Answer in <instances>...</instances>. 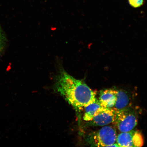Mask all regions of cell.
<instances>
[{
  "label": "cell",
  "instance_id": "cell-1",
  "mask_svg": "<svg viewBox=\"0 0 147 147\" xmlns=\"http://www.w3.org/2000/svg\"><path fill=\"white\" fill-rule=\"evenodd\" d=\"M57 92L76 110H80L96 100V93L83 81L78 80L59 68L55 79Z\"/></svg>",
  "mask_w": 147,
  "mask_h": 147
},
{
  "label": "cell",
  "instance_id": "cell-2",
  "mask_svg": "<svg viewBox=\"0 0 147 147\" xmlns=\"http://www.w3.org/2000/svg\"><path fill=\"white\" fill-rule=\"evenodd\" d=\"M113 123L121 132L131 131L138 123L136 115L134 110L130 108L117 110Z\"/></svg>",
  "mask_w": 147,
  "mask_h": 147
},
{
  "label": "cell",
  "instance_id": "cell-3",
  "mask_svg": "<svg viewBox=\"0 0 147 147\" xmlns=\"http://www.w3.org/2000/svg\"><path fill=\"white\" fill-rule=\"evenodd\" d=\"M117 135L113 127L105 126L94 134L93 144L97 147H109L116 142Z\"/></svg>",
  "mask_w": 147,
  "mask_h": 147
},
{
  "label": "cell",
  "instance_id": "cell-4",
  "mask_svg": "<svg viewBox=\"0 0 147 147\" xmlns=\"http://www.w3.org/2000/svg\"><path fill=\"white\" fill-rule=\"evenodd\" d=\"M117 111L114 108H101L97 111L96 115L91 122L94 125L100 126L113 123Z\"/></svg>",
  "mask_w": 147,
  "mask_h": 147
},
{
  "label": "cell",
  "instance_id": "cell-5",
  "mask_svg": "<svg viewBox=\"0 0 147 147\" xmlns=\"http://www.w3.org/2000/svg\"><path fill=\"white\" fill-rule=\"evenodd\" d=\"M117 90L107 89L100 92L98 100L101 106L105 108L114 107L117 100Z\"/></svg>",
  "mask_w": 147,
  "mask_h": 147
},
{
  "label": "cell",
  "instance_id": "cell-6",
  "mask_svg": "<svg viewBox=\"0 0 147 147\" xmlns=\"http://www.w3.org/2000/svg\"><path fill=\"white\" fill-rule=\"evenodd\" d=\"M102 107H103L101 106L98 100L96 99L94 102L84 108V113L83 117L84 120L87 122L92 120L96 115L97 111Z\"/></svg>",
  "mask_w": 147,
  "mask_h": 147
},
{
  "label": "cell",
  "instance_id": "cell-7",
  "mask_svg": "<svg viewBox=\"0 0 147 147\" xmlns=\"http://www.w3.org/2000/svg\"><path fill=\"white\" fill-rule=\"evenodd\" d=\"M135 131L121 132L117 136V143L119 147H134L133 137Z\"/></svg>",
  "mask_w": 147,
  "mask_h": 147
},
{
  "label": "cell",
  "instance_id": "cell-8",
  "mask_svg": "<svg viewBox=\"0 0 147 147\" xmlns=\"http://www.w3.org/2000/svg\"><path fill=\"white\" fill-rule=\"evenodd\" d=\"M129 102L128 95L121 90H117V100L114 108L117 110H119L127 107Z\"/></svg>",
  "mask_w": 147,
  "mask_h": 147
},
{
  "label": "cell",
  "instance_id": "cell-9",
  "mask_svg": "<svg viewBox=\"0 0 147 147\" xmlns=\"http://www.w3.org/2000/svg\"><path fill=\"white\" fill-rule=\"evenodd\" d=\"M133 143L134 147L142 146L144 144V140L140 132L136 131L134 132L133 137Z\"/></svg>",
  "mask_w": 147,
  "mask_h": 147
},
{
  "label": "cell",
  "instance_id": "cell-10",
  "mask_svg": "<svg viewBox=\"0 0 147 147\" xmlns=\"http://www.w3.org/2000/svg\"><path fill=\"white\" fill-rule=\"evenodd\" d=\"M145 0H128L129 4L134 8H139L144 4Z\"/></svg>",
  "mask_w": 147,
  "mask_h": 147
},
{
  "label": "cell",
  "instance_id": "cell-11",
  "mask_svg": "<svg viewBox=\"0 0 147 147\" xmlns=\"http://www.w3.org/2000/svg\"><path fill=\"white\" fill-rule=\"evenodd\" d=\"M8 41V40L0 39V58L4 52Z\"/></svg>",
  "mask_w": 147,
  "mask_h": 147
},
{
  "label": "cell",
  "instance_id": "cell-12",
  "mask_svg": "<svg viewBox=\"0 0 147 147\" xmlns=\"http://www.w3.org/2000/svg\"><path fill=\"white\" fill-rule=\"evenodd\" d=\"M0 39L8 40L4 31L2 28L1 24H0Z\"/></svg>",
  "mask_w": 147,
  "mask_h": 147
},
{
  "label": "cell",
  "instance_id": "cell-13",
  "mask_svg": "<svg viewBox=\"0 0 147 147\" xmlns=\"http://www.w3.org/2000/svg\"><path fill=\"white\" fill-rule=\"evenodd\" d=\"M109 147H119L118 144L116 143H114L113 144L111 145Z\"/></svg>",
  "mask_w": 147,
  "mask_h": 147
}]
</instances>
